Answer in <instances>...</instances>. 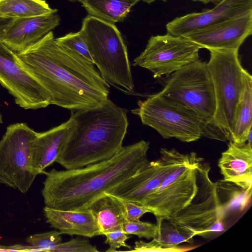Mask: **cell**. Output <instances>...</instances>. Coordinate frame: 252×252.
Listing matches in <instances>:
<instances>
[{
	"instance_id": "21",
	"label": "cell",
	"mask_w": 252,
	"mask_h": 252,
	"mask_svg": "<svg viewBox=\"0 0 252 252\" xmlns=\"http://www.w3.org/2000/svg\"><path fill=\"white\" fill-rule=\"evenodd\" d=\"M252 77L246 70L244 71V87L239 101L231 141L243 144L247 142L248 135L252 129Z\"/></svg>"
},
{
	"instance_id": "26",
	"label": "cell",
	"mask_w": 252,
	"mask_h": 252,
	"mask_svg": "<svg viewBox=\"0 0 252 252\" xmlns=\"http://www.w3.org/2000/svg\"><path fill=\"white\" fill-rule=\"evenodd\" d=\"M61 235L60 231L53 230L31 235L26 241L35 252H53L55 247L62 242Z\"/></svg>"
},
{
	"instance_id": "16",
	"label": "cell",
	"mask_w": 252,
	"mask_h": 252,
	"mask_svg": "<svg viewBox=\"0 0 252 252\" xmlns=\"http://www.w3.org/2000/svg\"><path fill=\"white\" fill-rule=\"evenodd\" d=\"M252 12V0H222L212 9L177 17L166 25L167 33L183 36L194 30Z\"/></svg>"
},
{
	"instance_id": "36",
	"label": "cell",
	"mask_w": 252,
	"mask_h": 252,
	"mask_svg": "<svg viewBox=\"0 0 252 252\" xmlns=\"http://www.w3.org/2000/svg\"><path fill=\"white\" fill-rule=\"evenodd\" d=\"M252 129L250 131L247 139V142L252 145Z\"/></svg>"
},
{
	"instance_id": "24",
	"label": "cell",
	"mask_w": 252,
	"mask_h": 252,
	"mask_svg": "<svg viewBox=\"0 0 252 252\" xmlns=\"http://www.w3.org/2000/svg\"><path fill=\"white\" fill-rule=\"evenodd\" d=\"M219 204L224 212L233 210L241 211L248 204L252 189H245L237 184L224 180L215 183Z\"/></svg>"
},
{
	"instance_id": "7",
	"label": "cell",
	"mask_w": 252,
	"mask_h": 252,
	"mask_svg": "<svg viewBox=\"0 0 252 252\" xmlns=\"http://www.w3.org/2000/svg\"><path fill=\"white\" fill-rule=\"evenodd\" d=\"M131 112L165 139L193 142L204 132V126L195 114L158 93L139 100L138 107Z\"/></svg>"
},
{
	"instance_id": "6",
	"label": "cell",
	"mask_w": 252,
	"mask_h": 252,
	"mask_svg": "<svg viewBox=\"0 0 252 252\" xmlns=\"http://www.w3.org/2000/svg\"><path fill=\"white\" fill-rule=\"evenodd\" d=\"M207 63L214 88L213 126L218 140L231 141L238 106L244 87V71L235 50H210Z\"/></svg>"
},
{
	"instance_id": "19",
	"label": "cell",
	"mask_w": 252,
	"mask_h": 252,
	"mask_svg": "<svg viewBox=\"0 0 252 252\" xmlns=\"http://www.w3.org/2000/svg\"><path fill=\"white\" fill-rule=\"evenodd\" d=\"M73 126L72 119L46 131L36 132L33 167L37 175L56 161Z\"/></svg>"
},
{
	"instance_id": "34",
	"label": "cell",
	"mask_w": 252,
	"mask_h": 252,
	"mask_svg": "<svg viewBox=\"0 0 252 252\" xmlns=\"http://www.w3.org/2000/svg\"><path fill=\"white\" fill-rule=\"evenodd\" d=\"M0 183L4 184L5 185L14 188L13 186L12 185L11 183H10L8 180L3 178L1 176H0Z\"/></svg>"
},
{
	"instance_id": "35",
	"label": "cell",
	"mask_w": 252,
	"mask_h": 252,
	"mask_svg": "<svg viewBox=\"0 0 252 252\" xmlns=\"http://www.w3.org/2000/svg\"><path fill=\"white\" fill-rule=\"evenodd\" d=\"M9 20V19L0 18V35L1 33L4 25Z\"/></svg>"
},
{
	"instance_id": "13",
	"label": "cell",
	"mask_w": 252,
	"mask_h": 252,
	"mask_svg": "<svg viewBox=\"0 0 252 252\" xmlns=\"http://www.w3.org/2000/svg\"><path fill=\"white\" fill-rule=\"evenodd\" d=\"M0 84L24 109H37L50 105L45 91L17 62L15 53L0 41Z\"/></svg>"
},
{
	"instance_id": "31",
	"label": "cell",
	"mask_w": 252,
	"mask_h": 252,
	"mask_svg": "<svg viewBox=\"0 0 252 252\" xmlns=\"http://www.w3.org/2000/svg\"><path fill=\"white\" fill-rule=\"evenodd\" d=\"M105 244L109 246L106 250L108 252H114L121 247L131 249V247L126 243V241L130 238L129 235L125 233L123 230H118L107 233Z\"/></svg>"
},
{
	"instance_id": "12",
	"label": "cell",
	"mask_w": 252,
	"mask_h": 252,
	"mask_svg": "<svg viewBox=\"0 0 252 252\" xmlns=\"http://www.w3.org/2000/svg\"><path fill=\"white\" fill-rule=\"evenodd\" d=\"M159 158L149 162L139 172L105 192L123 201L142 204L145 198L189 157L175 149L161 148Z\"/></svg>"
},
{
	"instance_id": "8",
	"label": "cell",
	"mask_w": 252,
	"mask_h": 252,
	"mask_svg": "<svg viewBox=\"0 0 252 252\" xmlns=\"http://www.w3.org/2000/svg\"><path fill=\"white\" fill-rule=\"evenodd\" d=\"M36 132L23 123L8 126L0 140V176L23 193L37 174L33 167Z\"/></svg>"
},
{
	"instance_id": "38",
	"label": "cell",
	"mask_w": 252,
	"mask_h": 252,
	"mask_svg": "<svg viewBox=\"0 0 252 252\" xmlns=\"http://www.w3.org/2000/svg\"><path fill=\"white\" fill-rule=\"evenodd\" d=\"M2 123V116L0 113V124H1Z\"/></svg>"
},
{
	"instance_id": "17",
	"label": "cell",
	"mask_w": 252,
	"mask_h": 252,
	"mask_svg": "<svg viewBox=\"0 0 252 252\" xmlns=\"http://www.w3.org/2000/svg\"><path fill=\"white\" fill-rule=\"evenodd\" d=\"M218 166L223 180L234 182L244 189H252V145L229 141L221 153Z\"/></svg>"
},
{
	"instance_id": "5",
	"label": "cell",
	"mask_w": 252,
	"mask_h": 252,
	"mask_svg": "<svg viewBox=\"0 0 252 252\" xmlns=\"http://www.w3.org/2000/svg\"><path fill=\"white\" fill-rule=\"evenodd\" d=\"M158 93L195 114L204 126L202 136L217 139L215 91L206 62L199 59L172 73Z\"/></svg>"
},
{
	"instance_id": "4",
	"label": "cell",
	"mask_w": 252,
	"mask_h": 252,
	"mask_svg": "<svg viewBox=\"0 0 252 252\" xmlns=\"http://www.w3.org/2000/svg\"><path fill=\"white\" fill-rule=\"evenodd\" d=\"M80 32L103 79L132 92L134 83L127 48L116 26L88 15Z\"/></svg>"
},
{
	"instance_id": "28",
	"label": "cell",
	"mask_w": 252,
	"mask_h": 252,
	"mask_svg": "<svg viewBox=\"0 0 252 252\" xmlns=\"http://www.w3.org/2000/svg\"><path fill=\"white\" fill-rule=\"evenodd\" d=\"M123 230L127 234L135 235L138 238L148 240L156 237L158 226L157 224L149 222L126 221L123 225Z\"/></svg>"
},
{
	"instance_id": "11",
	"label": "cell",
	"mask_w": 252,
	"mask_h": 252,
	"mask_svg": "<svg viewBox=\"0 0 252 252\" xmlns=\"http://www.w3.org/2000/svg\"><path fill=\"white\" fill-rule=\"evenodd\" d=\"M200 49L183 36L168 33L152 36L144 50L133 60V65L149 70L155 78L168 77L199 60Z\"/></svg>"
},
{
	"instance_id": "25",
	"label": "cell",
	"mask_w": 252,
	"mask_h": 252,
	"mask_svg": "<svg viewBox=\"0 0 252 252\" xmlns=\"http://www.w3.org/2000/svg\"><path fill=\"white\" fill-rule=\"evenodd\" d=\"M156 218L158 231L154 239L156 241L169 247H176L185 242L193 243V238L195 236L193 232L167 218Z\"/></svg>"
},
{
	"instance_id": "10",
	"label": "cell",
	"mask_w": 252,
	"mask_h": 252,
	"mask_svg": "<svg viewBox=\"0 0 252 252\" xmlns=\"http://www.w3.org/2000/svg\"><path fill=\"white\" fill-rule=\"evenodd\" d=\"M203 158L194 152L180 164L142 203L156 217H170L190 202L197 191L196 168Z\"/></svg>"
},
{
	"instance_id": "2",
	"label": "cell",
	"mask_w": 252,
	"mask_h": 252,
	"mask_svg": "<svg viewBox=\"0 0 252 252\" xmlns=\"http://www.w3.org/2000/svg\"><path fill=\"white\" fill-rule=\"evenodd\" d=\"M149 145L142 140L123 146L112 158L101 161L74 169L44 171L42 195L45 206L72 211L89 208L147 164Z\"/></svg>"
},
{
	"instance_id": "9",
	"label": "cell",
	"mask_w": 252,
	"mask_h": 252,
	"mask_svg": "<svg viewBox=\"0 0 252 252\" xmlns=\"http://www.w3.org/2000/svg\"><path fill=\"white\" fill-rule=\"evenodd\" d=\"M210 167L201 163L196 168L197 191L183 209L168 217L194 232L195 236L224 230V213L217 198L215 183L209 177Z\"/></svg>"
},
{
	"instance_id": "15",
	"label": "cell",
	"mask_w": 252,
	"mask_h": 252,
	"mask_svg": "<svg viewBox=\"0 0 252 252\" xmlns=\"http://www.w3.org/2000/svg\"><path fill=\"white\" fill-rule=\"evenodd\" d=\"M56 13L9 19L3 27L0 41L15 53L24 51L60 24Z\"/></svg>"
},
{
	"instance_id": "37",
	"label": "cell",
	"mask_w": 252,
	"mask_h": 252,
	"mask_svg": "<svg viewBox=\"0 0 252 252\" xmlns=\"http://www.w3.org/2000/svg\"><path fill=\"white\" fill-rule=\"evenodd\" d=\"M71 0V1H74V0ZM140 1L142 0L144 2H145L146 3H148L149 4H150L155 1H157V0H161V1H166L167 0H139Z\"/></svg>"
},
{
	"instance_id": "30",
	"label": "cell",
	"mask_w": 252,
	"mask_h": 252,
	"mask_svg": "<svg viewBox=\"0 0 252 252\" xmlns=\"http://www.w3.org/2000/svg\"><path fill=\"white\" fill-rule=\"evenodd\" d=\"M133 252H180L187 251L190 249L189 248H182L180 247H169L164 245L153 238V240L149 242L143 241H136L135 243Z\"/></svg>"
},
{
	"instance_id": "32",
	"label": "cell",
	"mask_w": 252,
	"mask_h": 252,
	"mask_svg": "<svg viewBox=\"0 0 252 252\" xmlns=\"http://www.w3.org/2000/svg\"><path fill=\"white\" fill-rule=\"evenodd\" d=\"M125 217L128 221H137L150 211L143 205L132 201H124Z\"/></svg>"
},
{
	"instance_id": "33",
	"label": "cell",
	"mask_w": 252,
	"mask_h": 252,
	"mask_svg": "<svg viewBox=\"0 0 252 252\" xmlns=\"http://www.w3.org/2000/svg\"><path fill=\"white\" fill-rule=\"evenodd\" d=\"M193 1H197L201 2L204 4H207L209 2H213V3L217 4L220 2L222 0H192Z\"/></svg>"
},
{
	"instance_id": "3",
	"label": "cell",
	"mask_w": 252,
	"mask_h": 252,
	"mask_svg": "<svg viewBox=\"0 0 252 252\" xmlns=\"http://www.w3.org/2000/svg\"><path fill=\"white\" fill-rule=\"evenodd\" d=\"M73 126L57 162L74 169L109 159L123 147L126 112L109 98L94 107L72 111Z\"/></svg>"
},
{
	"instance_id": "20",
	"label": "cell",
	"mask_w": 252,
	"mask_h": 252,
	"mask_svg": "<svg viewBox=\"0 0 252 252\" xmlns=\"http://www.w3.org/2000/svg\"><path fill=\"white\" fill-rule=\"evenodd\" d=\"M97 226L100 235L118 230H123L126 221L124 201L104 193L89 206Z\"/></svg>"
},
{
	"instance_id": "29",
	"label": "cell",
	"mask_w": 252,
	"mask_h": 252,
	"mask_svg": "<svg viewBox=\"0 0 252 252\" xmlns=\"http://www.w3.org/2000/svg\"><path fill=\"white\" fill-rule=\"evenodd\" d=\"M96 247L86 239L75 238L58 245L53 252H98Z\"/></svg>"
},
{
	"instance_id": "22",
	"label": "cell",
	"mask_w": 252,
	"mask_h": 252,
	"mask_svg": "<svg viewBox=\"0 0 252 252\" xmlns=\"http://www.w3.org/2000/svg\"><path fill=\"white\" fill-rule=\"evenodd\" d=\"M79 1L89 15L114 24L122 21L139 0H74Z\"/></svg>"
},
{
	"instance_id": "27",
	"label": "cell",
	"mask_w": 252,
	"mask_h": 252,
	"mask_svg": "<svg viewBox=\"0 0 252 252\" xmlns=\"http://www.w3.org/2000/svg\"><path fill=\"white\" fill-rule=\"evenodd\" d=\"M55 40L60 45L77 53L93 63L87 46L80 31L69 33L63 36L55 38Z\"/></svg>"
},
{
	"instance_id": "1",
	"label": "cell",
	"mask_w": 252,
	"mask_h": 252,
	"mask_svg": "<svg viewBox=\"0 0 252 252\" xmlns=\"http://www.w3.org/2000/svg\"><path fill=\"white\" fill-rule=\"evenodd\" d=\"M15 55L19 64L43 88L50 104L75 111L99 105L109 98V84L94 63L58 44L52 31Z\"/></svg>"
},
{
	"instance_id": "14",
	"label": "cell",
	"mask_w": 252,
	"mask_h": 252,
	"mask_svg": "<svg viewBox=\"0 0 252 252\" xmlns=\"http://www.w3.org/2000/svg\"><path fill=\"white\" fill-rule=\"evenodd\" d=\"M252 33V12L191 31L183 37L208 50H239Z\"/></svg>"
},
{
	"instance_id": "23",
	"label": "cell",
	"mask_w": 252,
	"mask_h": 252,
	"mask_svg": "<svg viewBox=\"0 0 252 252\" xmlns=\"http://www.w3.org/2000/svg\"><path fill=\"white\" fill-rule=\"evenodd\" d=\"M44 0H0V18H24L56 13Z\"/></svg>"
},
{
	"instance_id": "18",
	"label": "cell",
	"mask_w": 252,
	"mask_h": 252,
	"mask_svg": "<svg viewBox=\"0 0 252 252\" xmlns=\"http://www.w3.org/2000/svg\"><path fill=\"white\" fill-rule=\"evenodd\" d=\"M46 221L62 234L92 238L100 235L95 219L89 208L77 210L43 208Z\"/></svg>"
}]
</instances>
